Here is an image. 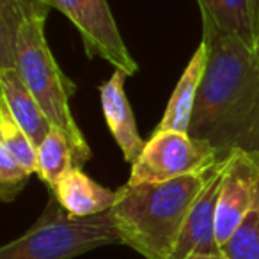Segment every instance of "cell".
<instances>
[{"label":"cell","mask_w":259,"mask_h":259,"mask_svg":"<svg viewBox=\"0 0 259 259\" xmlns=\"http://www.w3.org/2000/svg\"><path fill=\"white\" fill-rule=\"evenodd\" d=\"M32 174L22 167L6 149L0 148V199L11 202L22 194Z\"/></svg>","instance_id":"e0dca14e"},{"label":"cell","mask_w":259,"mask_h":259,"mask_svg":"<svg viewBox=\"0 0 259 259\" xmlns=\"http://www.w3.org/2000/svg\"><path fill=\"white\" fill-rule=\"evenodd\" d=\"M47 16L48 11H36L23 18L16 32L13 68L20 73L52 126L66 135L73 148L76 167H82L91 160L93 151L76 124L69 105L76 91L75 82L64 75L47 43Z\"/></svg>","instance_id":"3957f363"},{"label":"cell","mask_w":259,"mask_h":259,"mask_svg":"<svg viewBox=\"0 0 259 259\" xmlns=\"http://www.w3.org/2000/svg\"><path fill=\"white\" fill-rule=\"evenodd\" d=\"M194 259H231V257L224 250H217V252H209V254H199Z\"/></svg>","instance_id":"ac0fdd59"},{"label":"cell","mask_w":259,"mask_h":259,"mask_svg":"<svg viewBox=\"0 0 259 259\" xmlns=\"http://www.w3.org/2000/svg\"><path fill=\"white\" fill-rule=\"evenodd\" d=\"M0 148L6 149L30 174L37 170V144L0 103Z\"/></svg>","instance_id":"9a60e30c"},{"label":"cell","mask_w":259,"mask_h":259,"mask_svg":"<svg viewBox=\"0 0 259 259\" xmlns=\"http://www.w3.org/2000/svg\"><path fill=\"white\" fill-rule=\"evenodd\" d=\"M76 167L75 155L69 141L57 128H52L45 141L37 146V170L39 180L52 192L57 188L59 181L71 169Z\"/></svg>","instance_id":"5bb4252c"},{"label":"cell","mask_w":259,"mask_h":259,"mask_svg":"<svg viewBox=\"0 0 259 259\" xmlns=\"http://www.w3.org/2000/svg\"><path fill=\"white\" fill-rule=\"evenodd\" d=\"M219 163L208 144L192 137L188 132L156 130L139 158L132 163L126 183H163L192 174L209 172Z\"/></svg>","instance_id":"5b68a950"},{"label":"cell","mask_w":259,"mask_h":259,"mask_svg":"<svg viewBox=\"0 0 259 259\" xmlns=\"http://www.w3.org/2000/svg\"><path fill=\"white\" fill-rule=\"evenodd\" d=\"M202 27L233 36L254 50L259 34V0H197Z\"/></svg>","instance_id":"30bf717a"},{"label":"cell","mask_w":259,"mask_h":259,"mask_svg":"<svg viewBox=\"0 0 259 259\" xmlns=\"http://www.w3.org/2000/svg\"><path fill=\"white\" fill-rule=\"evenodd\" d=\"M206 62H208V48H206L204 41H201L199 48L194 52L188 64L185 66L169 101H167L163 117L156 130L188 132L199 89H201L202 78H204Z\"/></svg>","instance_id":"7c38bea8"},{"label":"cell","mask_w":259,"mask_h":259,"mask_svg":"<svg viewBox=\"0 0 259 259\" xmlns=\"http://www.w3.org/2000/svg\"><path fill=\"white\" fill-rule=\"evenodd\" d=\"M112 243L121 236L110 211L73 217L50 197L36 224L0 248V259H73Z\"/></svg>","instance_id":"277c9868"},{"label":"cell","mask_w":259,"mask_h":259,"mask_svg":"<svg viewBox=\"0 0 259 259\" xmlns=\"http://www.w3.org/2000/svg\"><path fill=\"white\" fill-rule=\"evenodd\" d=\"M257 208L259 153H231L226 160V172L217 204V243L220 250L241 222Z\"/></svg>","instance_id":"52a82bcc"},{"label":"cell","mask_w":259,"mask_h":259,"mask_svg":"<svg viewBox=\"0 0 259 259\" xmlns=\"http://www.w3.org/2000/svg\"><path fill=\"white\" fill-rule=\"evenodd\" d=\"M204 78L188 134L224 162L234 151L259 153V61L240 39L202 27Z\"/></svg>","instance_id":"6da1fadb"},{"label":"cell","mask_w":259,"mask_h":259,"mask_svg":"<svg viewBox=\"0 0 259 259\" xmlns=\"http://www.w3.org/2000/svg\"><path fill=\"white\" fill-rule=\"evenodd\" d=\"M126 78H128V75L124 71L114 69L110 78L100 87V98L108 132L122 151L124 162L134 163L142 153L146 142L142 141L141 134H139L134 108H132L128 96H126Z\"/></svg>","instance_id":"9c48e42d"},{"label":"cell","mask_w":259,"mask_h":259,"mask_svg":"<svg viewBox=\"0 0 259 259\" xmlns=\"http://www.w3.org/2000/svg\"><path fill=\"white\" fill-rule=\"evenodd\" d=\"M52 197L57 199L69 215L94 217L110 211L117 199V190L103 187L83 172L82 167H75L59 181Z\"/></svg>","instance_id":"8fae6325"},{"label":"cell","mask_w":259,"mask_h":259,"mask_svg":"<svg viewBox=\"0 0 259 259\" xmlns=\"http://www.w3.org/2000/svg\"><path fill=\"white\" fill-rule=\"evenodd\" d=\"M48 2H50V0H48ZM50 6H52V4H50Z\"/></svg>","instance_id":"ffe728a7"},{"label":"cell","mask_w":259,"mask_h":259,"mask_svg":"<svg viewBox=\"0 0 259 259\" xmlns=\"http://www.w3.org/2000/svg\"><path fill=\"white\" fill-rule=\"evenodd\" d=\"M0 103L8 107L15 121L39 146L54 126L15 68H0Z\"/></svg>","instance_id":"4fadbf2b"},{"label":"cell","mask_w":259,"mask_h":259,"mask_svg":"<svg viewBox=\"0 0 259 259\" xmlns=\"http://www.w3.org/2000/svg\"><path fill=\"white\" fill-rule=\"evenodd\" d=\"M211 170L163 183H126L117 188L110 213L121 243L144 259H169Z\"/></svg>","instance_id":"7a4b0ae2"},{"label":"cell","mask_w":259,"mask_h":259,"mask_svg":"<svg viewBox=\"0 0 259 259\" xmlns=\"http://www.w3.org/2000/svg\"><path fill=\"white\" fill-rule=\"evenodd\" d=\"M50 4L76 27L87 57L103 59L128 76L139 71L107 0H50Z\"/></svg>","instance_id":"8992f818"},{"label":"cell","mask_w":259,"mask_h":259,"mask_svg":"<svg viewBox=\"0 0 259 259\" xmlns=\"http://www.w3.org/2000/svg\"><path fill=\"white\" fill-rule=\"evenodd\" d=\"M226 160L219 162L211 170L204 190L195 201L187 217L181 234L169 259H194L199 254L220 250L217 243V204L222 187Z\"/></svg>","instance_id":"ba28073f"},{"label":"cell","mask_w":259,"mask_h":259,"mask_svg":"<svg viewBox=\"0 0 259 259\" xmlns=\"http://www.w3.org/2000/svg\"><path fill=\"white\" fill-rule=\"evenodd\" d=\"M222 250L231 259H259V208L241 222Z\"/></svg>","instance_id":"2e32d148"},{"label":"cell","mask_w":259,"mask_h":259,"mask_svg":"<svg viewBox=\"0 0 259 259\" xmlns=\"http://www.w3.org/2000/svg\"><path fill=\"white\" fill-rule=\"evenodd\" d=\"M254 54H255V57H257V61H259V34H257V41H255V47H254Z\"/></svg>","instance_id":"d6986e66"}]
</instances>
